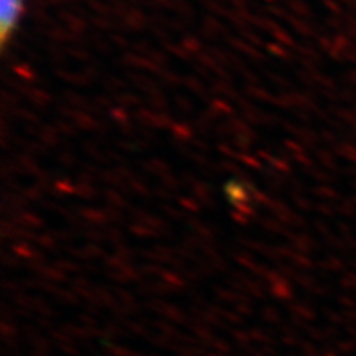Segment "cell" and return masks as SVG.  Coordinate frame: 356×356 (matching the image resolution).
Instances as JSON below:
<instances>
[{
  "label": "cell",
  "instance_id": "obj_1",
  "mask_svg": "<svg viewBox=\"0 0 356 356\" xmlns=\"http://www.w3.org/2000/svg\"><path fill=\"white\" fill-rule=\"evenodd\" d=\"M2 11H0V38L2 44L8 42L13 29L20 20L24 10V0H0Z\"/></svg>",
  "mask_w": 356,
  "mask_h": 356
}]
</instances>
